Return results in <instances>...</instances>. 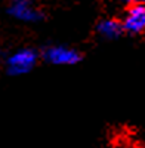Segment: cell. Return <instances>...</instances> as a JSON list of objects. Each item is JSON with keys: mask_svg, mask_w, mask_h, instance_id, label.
<instances>
[{"mask_svg": "<svg viewBox=\"0 0 145 148\" xmlns=\"http://www.w3.org/2000/svg\"><path fill=\"white\" fill-rule=\"evenodd\" d=\"M40 58V53L33 47H22L18 49L14 53H10L6 58V73L9 76H22V74H27L30 73L37 61Z\"/></svg>", "mask_w": 145, "mask_h": 148, "instance_id": "obj_1", "label": "cell"}, {"mask_svg": "<svg viewBox=\"0 0 145 148\" xmlns=\"http://www.w3.org/2000/svg\"><path fill=\"white\" fill-rule=\"evenodd\" d=\"M44 61L53 65H76L81 61V53L70 46H47L42 52Z\"/></svg>", "mask_w": 145, "mask_h": 148, "instance_id": "obj_2", "label": "cell"}, {"mask_svg": "<svg viewBox=\"0 0 145 148\" xmlns=\"http://www.w3.org/2000/svg\"><path fill=\"white\" fill-rule=\"evenodd\" d=\"M122 22L124 27V33L132 36L142 34L145 31V3H132L127 8Z\"/></svg>", "mask_w": 145, "mask_h": 148, "instance_id": "obj_3", "label": "cell"}, {"mask_svg": "<svg viewBox=\"0 0 145 148\" xmlns=\"http://www.w3.org/2000/svg\"><path fill=\"white\" fill-rule=\"evenodd\" d=\"M8 14L22 22H39L44 18L43 12L33 5L31 0H12Z\"/></svg>", "mask_w": 145, "mask_h": 148, "instance_id": "obj_4", "label": "cell"}, {"mask_svg": "<svg viewBox=\"0 0 145 148\" xmlns=\"http://www.w3.org/2000/svg\"><path fill=\"white\" fill-rule=\"evenodd\" d=\"M95 31H96V34H98L101 39L116 40L124 33V27H123L122 21L113 19V18H107V19H101L98 24H96Z\"/></svg>", "mask_w": 145, "mask_h": 148, "instance_id": "obj_5", "label": "cell"}, {"mask_svg": "<svg viewBox=\"0 0 145 148\" xmlns=\"http://www.w3.org/2000/svg\"><path fill=\"white\" fill-rule=\"evenodd\" d=\"M126 3H129V5H132V3H138V2H144V0H124Z\"/></svg>", "mask_w": 145, "mask_h": 148, "instance_id": "obj_6", "label": "cell"}, {"mask_svg": "<svg viewBox=\"0 0 145 148\" xmlns=\"http://www.w3.org/2000/svg\"><path fill=\"white\" fill-rule=\"evenodd\" d=\"M139 148H145V145H141V147H139Z\"/></svg>", "mask_w": 145, "mask_h": 148, "instance_id": "obj_7", "label": "cell"}, {"mask_svg": "<svg viewBox=\"0 0 145 148\" xmlns=\"http://www.w3.org/2000/svg\"><path fill=\"white\" fill-rule=\"evenodd\" d=\"M144 2H145V0H144Z\"/></svg>", "mask_w": 145, "mask_h": 148, "instance_id": "obj_8", "label": "cell"}]
</instances>
